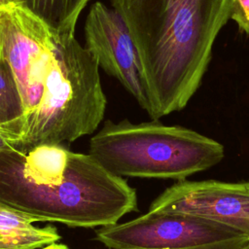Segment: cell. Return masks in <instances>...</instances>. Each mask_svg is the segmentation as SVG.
<instances>
[{
    "mask_svg": "<svg viewBox=\"0 0 249 249\" xmlns=\"http://www.w3.org/2000/svg\"><path fill=\"white\" fill-rule=\"evenodd\" d=\"M149 211L196 215L249 237V182L177 181L151 203Z\"/></svg>",
    "mask_w": 249,
    "mask_h": 249,
    "instance_id": "8",
    "label": "cell"
},
{
    "mask_svg": "<svg viewBox=\"0 0 249 249\" xmlns=\"http://www.w3.org/2000/svg\"><path fill=\"white\" fill-rule=\"evenodd\" d=\"M0 203L34 222L95 228L137 211V195L90 154L61 144L0 151Z\"/></svg>",
    "mask_w": 249,
    "mask_h": 249,
    "instance_id": "1",
    "label": "cell"
},
{
    "mask_svg": "<svg viewBox=\"0 0 249 249\" xmlns=\"http://www.w3.org/2000/svg\"><path fill=\"white\" fill-rule=\"evenodd\" d=\"M19 0H0V9L12 4H18Z\"/></svg>",
    "mask_w": 249,
    "mask_h": 249,
    "instance_id": "15",
    "label": "cell"
},
{
    "mask_svg": "<svg viewBox=\"0 0 249 249\" xmlns=\"http://www.w3.org/2000/svg\"><path fill=\"white\" fill-rule=\"evenodd\" d=\"M40 249H70V248L67 245H65V244H60V243L56 242V243L45 246V247L40 248Z\"/></svg>",
    "mask_w": 249,
    "mask_h": 249,
    "instance_id": "14",
    "label": "cell"
},
{
    "mask_svg": "<svg viewBox=\"0 0 249 249\" xmlns=\"http://www.w3.org/2000/svg\"><path fill=\"white\" fill-rule=\"evenodd\" d=\"M25 119V110L14 74L0 57V133L12 145L20 138Z\"/></svg>",
    "mask_w": 249,
    "mask_h": 249,
    "instance_id": "10",
    "label": "cell"
},
{
    "mask_svg": "<svg viewBox=\"0 0 249 249\" xmlns=\"http://www.w3.org/2000/svg\"><path fill=\"white\" fill-rule=\"evenodd\" d=\"M53 39L54 31L22 5L0 9V57L14 74L26 118L40 103Z\"/></svg>",
    "mask_w": 249,
    "mask_h": 249,
    "instance_id": "6",
    "label": "cell"
},
{
    "mask_svg": "<svg viewBox=\"0 0 249 249\" xmlns=\"http://www.w3.org/2000/svg\"><path fill=\"white\" fill-rule=\"evenodd\" d=\"M95 239L111 249H238L249 237L214 221L182 212H151L100 227Z\"/></svg>",
    "mask_w": 249,
    "mask_h": 249,
    "instance_id": "5",
    "label": "cell"
},
{
    "mask_svg": "<svg viewBox=\"0 0 249 249\" xmlns=\"http://www.w3.org/2000/svg\"><path fill=\"white\" fill-rule=\"evenodd\" d=\"M53 40L40 103L13 144L21 151L75 141L93 133L104 117L107 100L94 56L75 35L54 32Z\"/></svg>",
    "mask_w": 249,
    "mask_h": 249,
    "instance_id": "3",
    "label": "cell"
},
{
    "mask_svg": "<svg viewBox=\"0 0 249 249\" xmlns=\"http://www.w3.org/2000/svg\"><path fill=\"white\" fill-rule=\"evenodd\" d=\"M230 18L237 23L240 31L249 35V0H231Z\"/></svg>",
    "mask_w": 249,
    "mask_h": 249,
    "instance_id": "12",
    "label": "cell"
},
{
    "mask_svg": "<svg viewBox=\"0 0 249 249\" xmlns=\"http://www.w3.org/2000/svg\"><path fill=\"white\" fill-rule=\"evenodd\" d=\"M89 154L120 177L182 181L218 164L225 149L216 140L180 125L155 120L137 124L108 120L90 138Z\"/></svg>",
    "mask_w": 249,
    "mask_h": 249,
    "instance_id": "4",
    "label": "cell"
},
{
    "mask_svg": "<svg viewBox=\"0 0 249 249\" xmlns=\"http://www.w3.org/2000/svg\"><path fill=\"white\" fill-rule=\"evenodd\" d=\"M140 58L152 120L186 107L211 60L231 0H112Z\"/></svg>",
    "mask_w": 249,
    "mask_h": 249,
    "instance_id": "2",
    "label": "cell"
},
{
    "mask_svg": "<svg viewBox=\"0 0 249 249\" xmlns=\"http://www.w3.org/2000/svg\"><path fill=\"white\" fill-rule=\"evenodd\" d=\"M89 0H19L58 34L75 35L80 14Z\"/></svg>",
    "mask_w": 249,
    "mask_h": 249,
    "instance_id": "11",
    "label": "cell"
},
{
    "mask_svg": "<svg viewBox=\"0 0 249 249\" xmlns=\"http://www.w3.org/2000/svg\"><path fill=\"white\" fill-rule=\"evenodd\" d=\"M238 249H249V241H248L246 244H244V245H242L241 247H239Z\"/></svg>",
    "mask_w": 249,
    "mask_h": 249,
    "instance_id": "16",
    "label": "cell"
},
{
    "mask_svg": "<svg viewBox=\"0 0 249 249\" xmlns=\"http://www.w3.org/2000/svg\"><path fill=\"white\" fill-rule=\"evenodd\" d=\"M13 145L0 133V151L12 148Z\"/></svg>",
    "mask_w": 249,
    "mask_h": 249,
    "instance_id": "13",
    "label": "cell"
},
{
    "mask_svg": "<svg viewBox=\"0 0 249 249\" xmlns=\"http://www.w3.org/2000/svg\"><path fill=\"white\" fill-rule=\"evenodd\" d=\"M85 35L86 48L98 66L116 78L149 114L151 104L138 52L119 13L95 2L86 19Z\"/></svg>",
    "mask_w": 249,
    "mask_h": 249,
    "instance_id": "7",
    "label": "cell"
},
{
    "mask_svg": "<svg viewBox=\"0 0 249 249\" xmlns=\"http://www.w3.org/2000/svg\"><path fill=\"white\" fill-rule=\"evenodd\" d=\"M33 222L23 213L0 203V249H40L60 240L55 227H35Z\"/></svg>",
    "mask_w": 249,
    "mask_h": 249,
    "instance_id": "9",
    "label": "cell"
}]
</instances>
